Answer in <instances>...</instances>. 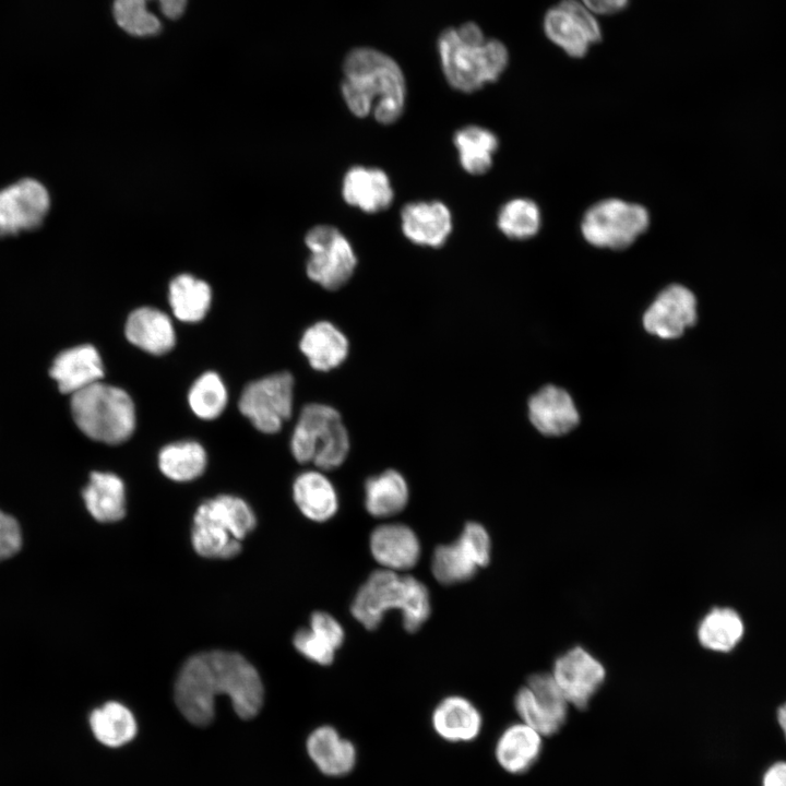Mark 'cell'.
Returning a JSON list of instances; mask_svg holds the SVG:
<instances>
[{"instance_id":"6da1fadb","label":"cell","mask_w":786,"mask_h":786,"mask_svg":"<svg viewBox=\"0 0 786 786\" xmlns=\"http://www.w3.org/2000/svg\"><path fill=\"white\" fill-rule=\"evenodd\" d=\"M218 695L230 699L240 718H253L264 698L257 669L235 652L210 651L190 657L175 684V701L181 714L195 726H207L215 716Z\"/></svg>"},{"instance_id":"7a4b0ae2","label":"cell","mask_w":786,"mask_h":786,"mask_svg":"<svg viewBox=\"0 0 786 786\" xmlns=\"http://www.w3.org/2000/svg\"><path fill=\"white\" fill-rule=\"evenodd\" d=\"M341 91L356 117L372 114L382 124L400 119L406 99V83L397 62L371 47H356L343 61Z\"/></svg>"},{"instance_id":"3957f363","label":"cell","mask_w":786,"mask_h":786,"mask_svg":"<svg viewBox=\"0 0 786 786\" xmlns=\"http://www.w3.org/2000/svg\"><path fill=\"white\" fill-rule=\"evenodd\" d=\"M437 47L448 83L462 93H474L496 82L509 61L507 47L498 39H486L474 22L443 29Z\"/></svg>"},{"instance_id":"277c9868","label":"cell","mask_w":786,"mask_h":786,"mask_svg":"<svg viewBox=\"0 0 786 786\" xmlns=\"http://www.w3.org/2000/svg\"><path fill=\"white\" fill-rule=\"evenodd\" d=\"M390 610L401 612L405 631H418L431 614L429 590L413 575L381 568L374 570L355 594L350 614L366 630L372 631Z\"/></svg>"},{"instance_id":"5b68a950","label":"cell","mask_w":786,"mask_h":786,"mask_svg":"<svg viewBox=\"0 0 786 786\" xmlns=\"http://www.w3.org/2000/svg\"><path fill=\"white\" fill-rule=\"evenodd\" d=\"M255 515L242 499L222 495L204 501L193 517L192 545L202 557L230 559L255 527Z\"/></svg>"},{"instance_id":"8992f818","label":"cell","mask_w":786,"mask_h":786,"mask_svg":"<svg viewBox=\"0 0 786 786\" xmlns=\"http://www.w3.org/2000/svg\"><path fill=\"white\" fill-rule=\"evenodd\" d=\"M71 412L85 436L107 444L124 442L135 429V407L130 395L100 381L72 394Z\"/></svg>"},{"instance_id":"52a82bcc","label":"cell","mask_w":786,"mask_h":786,"mask_svg":"<svg viewBox=\"0 0 786 786\" xmlns=\"http://www.w3.org/2000/svg\"><path fill=\"white\" fill-rule=\"evenodd\" d=\"M290 450L299 463L324 471L341 466L349 452V437L340 413L332 406L306 405L295 426Z\"/></svg>"},{"instance_id":"ba28073f","label":"cell","mask_w":786,"mask_h":786,"mask_svg":"<svg viewBox=\"0 0 786 786\" xmlns=\"http://www.w3.org/2000/svg\"><path fill=\"white\" fill-rule=\"evenodd\" d=\"M647 210L620 199L592 205L581 222L584 239L599 248L621 250L631 246L648 227Z\"/></svg>"},{"instance_id":"9c48e42d","label":"cell","mask_w":786,"mask_h":786,"mask_svg":"<svg viewBox=\"0 0 786 786\" xmlns=\"http://www.w3.org/2000/svg\"><path fill=\"white\" fill-rule=\"evenodd\" d=\"M310 250L309 278L329 290L345 285L355 272L357 258L347 238L334 226L318 225L305 238Z\"/></svg>"},{"instance_id":"30bf717a","label":"cell","mask_w":786,"mask_h":786,"mask_svg":"<svg viewBox=\"0 0 786 786\" xmlns=\"http://www.w3.org/2000/svg\"><path fill=\"white\" fill-rule=\"evenodd\" d=\"M294 378L277 372L249 383L239 398V410L261 432L275 433L293 413Z\"/></svg>"},{"instance_id":"8fae6325","label":"cell","mask_w":786,"mask_h":786,"mask_svg":"<svg viewBox=\"0 0 786 786\" xmlns=\"http://www.w3.org/2000/svg\"><path fill=\"white\" fill-rule=\"evenodd\" d=\"M569 706L550 672L529 676L514 696V708L520 722L531 726L543 737L560 731L567 722Z\"/></svg>"},{"instance_id":"7c38bea8","label":"cell","mask_w":786,"mask_h":786,"mask_svg":"<svg viewBox=\"0 0 786 786\" xmlns=\"http://www.w3.org/2000/svg\"><path fill=\"white\" fill-rule=\"evenodd\" d=\"M547 37L573 58L586 55L602 39V31L593 12L579 0H561L544 19Z\"/></svg>"},{"instance_id":"4fadbf2b","label":"cell","mask_w":786,"mask_h":786,"mask_svg":"<svg viewBox=\"0 0 786 786\" xmlns=\"http://www.w3.org/2000/svg\"><path fill=\"white\" fill-rule=\"evenodd\" d=\"M550 674L568 703L579 710L588 706L606 679L603 663L582 646L561 654Z\"/></svg>"},{"instance_id":"5bb4252c","label":"cell","mask_w":786,"mask_h":786,"mask_svg":"<svg viewBox=\"0 0 786 786\" xmlns=\"http://www.w3.org/2000/svg\"><path fill=\"white\" fill-rule=\"evenodd\" d=\"M50 206L47 189L24 178L0 190V238L41 226Z\"/></svg>"},{"instance_id":"9a60e30c","label":"cell","mask_w":786,"mask_h":786,"mask_svg":"<svg viewBox=\"0 0 786 786\" xmlns=\"http://www.w3.org/2000/svg\"><path fill=\"white\" fill-rule=\"evenodd\" d=\"M698 320L696 298L680 284L664 288L643 315L645 330L660 338L680 337Z\"/></svg>"},{"instance_id":"2e32d148","label":"cell","mask_w":786,"mask_h":786,"mask_svg":"<svg viewBox=\"0 0 786 786\" xmlns=\"http://www.w3.org/2000/svg\"><path fill=\"white\" fill-rule=\"evenodd\" d=\"M369 550L381 569L405 573L415 568L421 557V544L416 532L404 523H383L372 529Z\"/></svg>"},{"instance_id":"e0dca14e","label":"cell","mask_w":786,"mask_h":786,"mask_svg":"<svg viewBox=\"0 0 786 786\" xmlns=\"http://www.w3.org/2000/svg\"><path fill=\"white\" fill-rule=\"evenodd\" d=\"M402 230L413 243L439 248L452 230V216L440 201L410 202L401 211Z\"/></svg>"},{"instance_id":"ac0fdd59","label":"cell","mask_w":786,"mask_h":786,"mask_svg":"<svg viewBox=\"0 0 786 786\" xmlns=\"http://www.w3.org/2000/svg\"><path fill=\"white\" fill-rule=\"evenodd\" d=\"M431 726L444 741L472 742L483 728V716L477 706L462 695L443 698L431 713Z\"/></svg>"},{"instance_id":"d6986e66","label":"cell","mask_w":786,"mask_h":786,"mask_svg":"<svg viewBox=\"0 0 786 786\" xmlns=\"http://www.w3.org/2000/svg\"><path fill=\"white\" fill-rule=\"evenodd\" d=\"M528 417L545 436H562L579 424V413L570 394L552 384L546 385L528 401Z\"/></svg>"},{"instance_id":"ffe728a7","label":"cell","mask_w":786,"mask_h":786,"mask_svg":"<svg viewBox=\"0 0 786 786\" xmlns=\"http://www.w3.org/2000/svg\"><path fill=\"white\" fill-rule=\"evenodd\" d=\"M306 749L315 767L330 777L348 775L357 763L355 745L330 725L313 729L307 738Z\"/></svg>"},{"instance_id":"44dd1931","label":"cell","mask_w":786,"mask_h":786,"mask_svg":"<svg viewBox=\"0 0 786 786\" xmlns=\"http://www.w3.org/2000/svg\"><path fill=\"white\" fill-rule=\"evenodd\" d=\"M50 376L64 394H74L104 377V368L97 349L80 345L60 353L52 362Z\"/></svg>"},{"instance_id":"7402d4cb","label":"cell","mask_w":786,"mask_h":786,"mask_svg":"<svg viewBox=\"0 0 786 786\" xmlns=\"http://www.w3.org/2000/svg\"><path fill=\"white\" fill-rule=\"evenodd\" d=\"M342 194L346 203L366 213L386 210L394 198L388 175L373 167L354 166L343 179Z\"/></svg>"},{"instance_id":"603a6c76","label":"cell","mask_w":786,"mask_h":786,"mask_svg":"<svg viewBox=\"0 0 786 786\" xmlns=\"http://www.w3.org/2000/svg\"><path fill=\"white\" fill-rule=\"evenodd\" d=\"M543 736L519 722L508 726L495 745V758L507 773L521 775L538 761L543 751Z\"/></svg>"},{"instance_id":"cb8c5ba5","label":"cell","mask_w":786,"mask_h":786,"mask_svg":"<svg viewBox=\"0 0 786 786\" xmlns=\"http://www.w3.org/2000/svg\"><path fill=\"white\" fill-rule=\"evenodd\" d=\"M124 332L131 344L153 355L166 354L176 344L175 330L168 315L151 307L132 311Z\"/></svg>"},{"instance_id":"d4e9b609","label":"cell","mask_w":786,"mask_h":786,"mask_svg":"<svg viewBox=\"0 0 786 786\" xmlns=\"http://www.w3.org/2000/svg\"><path fill=\"white\" fill-rule=\"evenodd\" d=\"M293 497L300 512L312 522L330 521L338 510L333 484L318 471H307L296 477Z\"/></svg>"},{"instance_id":"484cf974","label":"cell","mask_w":786,"mask_h":786,"mask_svg":"<svg viewBox=\"0 0 786 786\" xmlns=\"http://www.w3.org/2000/svg\"><path fill=\"white\" fill-rule=\"evenodd\" d=\"M299 347L313 369L329 371L346 359L349 345L334 324L320 321L303 332Z\"/></svg>"},{"instance_id":"4316f807","label":"cell","mask_w":786,"mask_h":786,"mask_svg":"<svg viewBox=\"0 0 786 786\" xmlns=\"http://www.w3.org/2000/svg\"><path fill=\"white\" fill-rule=\"evenodd\" d=\"M83 499L91 515L99 522H117L126 514L124 485L115 474L93 472Z\"/></svg>"},{"instance_id":"83f0119b","label":"cell","mask_w":786,"mask_h":786,"mask_svg":"<svg viewBox=\"0 0 786 786\" xmlns=\"http://www.w3.org/2000/svg\"><path fill=\"white\" fill-rule=\"evenodd\" d=\"M409 500L408 485L397 471L388 469L370 477L365 484V508L376 519L402 512Z\"/></svg>"},{"instance_id":"f1b7e54d","label":"cell","mask_w":786,"mask_h":786,"mask_svg":"<svg viewBox=\"0 0 786 786\" xmlns=\"http://www.w3.org/2000/svg\"><path fill=\"white\" fill-rule=\"evenodd\" d=\"M483 568L475 551L461 538L437 546L431 556V573L442 585H455L475 576Z\"/></svg>"},{"instance_id":"f546056e","label":"cell","mask_w":786,"mask_h":786,"mask_svg":"<svg viewBox=\"0 0 786 786\" xmlns=\"http://www.w3.org/2000/svg\"><path fill=\"white\" fill-rule=\"evenodd\" d=\"M453 143L461 166L471 175H483L492 166L499 141L493 132L479 126H466L454 133Z\"/></svg>"},{"instance_id":"4dcf8cb0","label":"cell","mask_w":786,"mask_h":786,"mask_svg":"<svg viewBox=\"0 0 786 786\" xmlns=\"http://www.w3.org/2000/svg\"><path fill=\"white\" fill-rule=\"evenodd\" d=\"M90 726L95 738L110 748H118L130 742L138 730L132 712L115 701L95 708L90 715Z\"/></svg>"},{"instance_id":"1f68e13d","label":"cell","mask_w":786,"mask_h":786,"mask_svg":"<svg viewBox=\"0 0 786 786\" xmlns=\"http://www.w3.org/2000/svg\"><path fill=\"white\" fill-rule=\"evenodd\" d=\"M743 622L731 608L715 607L700 621L698 639L700 644L714 652H729L743 635Z\"/></svg>"},{"instance_id":"d6a6232c","label":"cell","mask_w":786,"mask_h":786,"mask_svg":"<svg viewBox=\"0 0 786 786\" xmlns=\"http://www.w3.org/2000/svg\"><path fill=\"white\" fill-rule=\"evenodd\" d=\"M211 299L210 286L192 275L181 274L169 285V303L175 317L180 321H201L210 309Z\"/></svg>"},{"instance_id":"836d02e7","label":"cell","mask_w":786,"mask_h":786,"mask_svg":"<svg viewBox=\"0 0 786 786\" xmlns=\"http://www.w3.org/2000/svg\"><path fill=\"white\" fill-rule=\"evenodd\" d=\"M206 452L194 441H180L165 445L158 455L162 473L175 481H190L199 476L206 466Z\"/></svg>"},{"instance_id":"e575fe53","label":"cell","mask_w":786,"mask_h":786,"mask_svg":"<svg viewBox=\"0 0 786 786\" xmlns=\"http://www.w3.org/2000/svg\"><path fill=\"white\" fill-rule=\"evenodd\" d=\"M541 224L538 205L524 198L507 202L499 211L498 227L509 238L524 240L535 236Z\"/></svg>"},{"instance_id":"d590c367","label":"cell","mask_w":786,"mask_h":786,"mask_svg":"<svg viewBox=\"0 0 786 786\" xmlns=\"http://www.w3.org/2000/svg\"><path fill=\"white\" fill-rule=\"evenodd\" d=\"M188 402L199 418H217L227 405V391L221 377L212 371L200 376L189 391Z\"/></svg>"},{"instance_id":"8d00e7d4","label":"cell","mask_w":786,"mask_h":786,"mask_svg":"<svg viewBox=\"0 0 786 786\" xmlns=\"http://www.w3.org/2000/svg\"><path fill=\"white\" fill-rule=\"evenodd\" d=\"M114 16L130 35L153 36L162 29L160 21L146 9V0H115Z\"/></svg>"},{"instance_id":"74e56055","label":"cell","mask_w":786,"mask_h":786,"mask_svg":"<svg viewBox=\"0 0 786 786\" xmlns=\"http://www.w3.org/2000/svg\"><path fill=\"white\" fill-rule=\"evenodd\" d=\"M293 644L299 654L312 663L329 666L334 662L336 651L309 628L298 630L293 638Z\"/></svg>"},{"instance_id":"f35d334b","label":"cell","mask_w":786,"mask_h":786,"mask_svg":"<svg viewBox=\"0 0 786 786\" xmlns=\"http://www.w3.org/2000/svg\"><path fill=\"white\" fill-rule=\"evenodd\" d=\"M309 629L335 651L341 648L345 641L344 628L326 611H313L310 616Z\"/></svg>"},{"instance_id":"ab89813d","label":"cell","mask_w":786,"mask_h":786,"mask_svg":"<svg viewBox=\"0 0 786 786\" xmlns=\"http://www.w3.org/2000/svg\"><path fill=\"white\" fill-rule=\"evenodd\" d=\"M22 545L20 525L15 519L0 511V561L15 555Z\"/></svg>"},{"instance_id":"60d3db41","label":"cell","mask_w":786,"mask_h":786,"mask_svg":"<svg viewBox=\"0 0 786 786\" xmlns=\"http://www.w3.org/2000/svg\"><path fill=\"white\" fill-rule=\"evenodd\" d=\"M581 2L593 13L614 14L623 10L629 0H581Z\"/></svg>"},{"instance_id":"b9f144b4","label":"cell","mask_w":786,"mask_h":786,"mask_svg":"<svg viewBox=\"0 0 786 786\" xmlns=\"http://www.w3.org/2000/svg\"><path fill=\"white\" fill-rule=\"evenodd\" d=\"M762 786H786V761L775 762L765 771Z\"/></svg>"},{"instance_id":"7bdbcfd3","label":"cell","mask_w":786,"mask_h":786,"mask_svg":"<svg viewBox=\"0 0 786 786\" xmlns=\"http://www.w3.org/2000/svg\"><path fill=\"white\" fill-rule=\"evenodd\" d=\"M158 2L163 14L170 20L179 19L187 4V0H158Z\"/></svg>"},{"instance_id":"ee69618b","label":"cell","mask_w":786,"mask_h":786,"mask_svg":"<svg viewBox=\"0 0 786 786\" xmlns=\"http://www.w3.org/2000/svg\"><path fill=\"white\" fill-rule=\"evenodd\" d=\"M777 720L786 740V702L777 710Z\"/></svg>"}]
</instances>
